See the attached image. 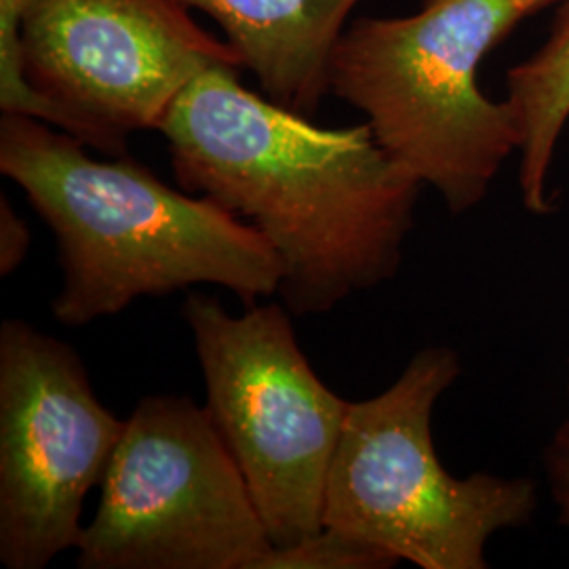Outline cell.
<instances>
[{"instance_id":"6da1fadb","label":"cell","mask_w":569,"mask_h":569,"mask_svg":"<svg viewBox=\"0 0 569 569\" xmlns=\"http://www.w3.org/2000/svg\"><path fill=\"white\" fill-rule=\"evenodd\" d=\"M239 70L197 77L159 131L176 180L253 226L283 266L291 315H323L392 279L420 182L371 127L327 129L244 89Z\"/></svg>"},{"instance_id":"7a4b0ae2","label":"cell","mask_w":569,"mask_h":569,"mask_svg":"<svg viewBox=\"0 0 569 569\" xmlns=\"http://www.w3.org/2000/svg\"><path fill=\"white\" fill-rule=\"evenodd\" d=\"M0 171L56 234L63 281L51 310L61 326L194 284L224 287L251 306L279 293L283 266L253 226L124 154L98 161L66 131L2 114Z\"/></svg>"},{"instance_id":"3957f363","label":"cell","mask_w":569,"mask_h":569,"mask_svg":"<svg viewBox=\"0 0 569 569\" xmlns=\"http://www.w3.org/2000/svg\"><path fill=\"white\" fill-rule=\"evenodd\" d=\"M523 20L512 0H422L407 18L350 21L329 60V91L361 110L378 143L451 213H465L523 146L517 108L477 82L481 61Z\"/></svg>"},{"instance_id":"277c9868","label":"cell","mask_w":569,"mask_h":569,"mask_svg":"<svg viewBox=\"0 0 569 569\" xmlns=\"http://www.w3.org/2000/svg\"><path fill=\"white\" fill-rule=\"evenodd\" d=\"M213 68H244L188 0H0V110L47 122L122 157L183 89Z\"/></svg>"},{"instance_id":"5b68a950","label":"cell","mask_w":569,"mask_h":569,"mask_svg":"<svg viewBox=\"0 0 569 569\" xmlns=\"http://www.w3.org/2000/svg\"><path fill=\"white\" fill-rule=\"evenodd\" d=\"M460 376L448 346L420 350L392 387L350 403L326 489L323 528L382 552L392 566L486 569L489 538L538 510L526 477L458 479L435 449L432 411Z\"/></svg>"},{"instance_id":"8992f818","label":"cell","mask_w":569,"mask_h":569,"mask_svg":"<svg viewBox=\"0 0 569 569\" xmlns=\"http://www.w3.org/2000/svg\"><path fill=\"white\" fill-rule=\"evenodd\" d=\"M284 305L230 315L190 293L183 319L203 367L207 406L274 547L323 529L327 479L348 401L308 363Z\"/></svg>"},{"instance_id":"52a82bcc","label":"cell","mask_w":569,"mask_h":569,"mask_svg":"<svg viewBox=\"0 0 569 569\" xmlns=\"http://www.w3.org/2000/svg\"><path fill=\"white\" fill-rule=\"evenodd\" d=\"M274 545L224 439L188 397L148 395L124 425L81 569H260Z\"/></svg>"},{"instance_id":"ba28073f","label":"cell","mask_w":569,"mask_h":569,"mask_svg":"<svg viewBox=\"0 0 569 569\" xmlns=\"http://www.w3.org/2000/svg\"><path fill=\"white\" fill-rule=\"evenodd\" d=\"M124 425L72 346L20 319L0 327V563L47 568L81 540Z\"/></svg>"},{"instance_id":"9c48e42d","label":"cell","mask_w":569,"mask_h":569,"mask_svg":"<svg viewBox=\"0 0 569 569\" xmlns=\"http://www.w3.org/2000/svg\"><path fill=\"white\" fill-rule=\"evenodd\" d=\"M224 30L266 98L310 117L329 93V60L361 0H188Z\"/></svg>"},{"instance_id":"30bf717a","label":"cell","mask_w":569,"mask_h":569,"mask_svg":"<svg viewBox=\"0 0 569 569\" xmlns=\"http://www.w3.org/2000/svg\"><path fill=\"white\" fill-rule=\"evenodd\" d=\"M523 124L519 188L526 209L549 216L555 201L549 176L569 121V0L557 13L547 42L509 70V98Z\"/></svg>"},{"instance_id":"8fae6325","label":"cell","mask_w":569,"mask_h":569,"mask_svg":"<svg viewBox=\"0 0 569 569\" xmlns=\"http://www.w3.org/2000/svg\"><path fill=\"white\" fill-rule=\"evenodd\" d=\"M392 568L378 552L338 529H319L312 536L284 547H272L260 569H387Z\"/></svg>"},{"instance_id":"7c38bea8","label":"cell","mask_w":569,"mask_h":569,"mask_svg":"<svg viewBox=\"0 0 569 569\" xmlns=\"http://www.w3.org/2000/svg\"><path fill=\"white\" fill-rule=\"evenodd\" d=\"M32 243L30 228L9 199L0 197V274H13L26 260Z\"/></svg>"},{"instance_id":"4fadbf2b","label":"cell","mask_w":569,"mask_h":569,"mask_svg":"<svg viewBox=\"0 0 569 569\" xmlns=\"http://www.w3.org/2000/svg\"><path fill=\"white\" fill-rule=\"evenodd\" d=\"M547 472L559 523L569 529V420L555 432L547 449Z\"/></svg>"},{"instance_id":"5bb4252c","label":"cell","mask_w":569,"mask_h":569,"mask_svg":"<svg viewBox=\"0 0 569 569\" xmlns=\"http://www.w3.org/2000/svg\"><path fill=\"white\" fill-rule=\"evenodd\" d=\"M517 4V9L521 11L523 18H529L531 13H538L542 11L545 7H549L552 2H559V0H512ZM566 2V0H563Z\"/></svg>"},{"instance_id":"9a60e30c","label":"cell","mask_w":569,"mask_h":569,"mask_svg":"<svg viewBox=\"0 0 569 569\" xmlns=\"http://www.w3.org/2000/svg\"><path fill=\"white\" fill-rule=\"evenodd\" d=\"M568 367H569V361H568ZM568 392H569V385H568Z\"/></svg>"}]
</instances>
